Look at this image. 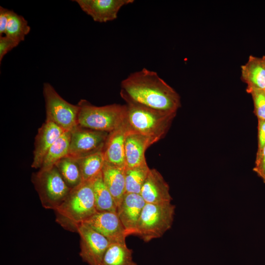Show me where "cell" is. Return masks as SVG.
Segmentation results:
<instances>
[{"label": "cell", "instance_id": "cell-22", "mask_svg": "<svg viewBox=\"0 0 265 265\" xmlns=\"http://www.w3.org/2000/svg\"><path fill=\"white\" fill-rule=\"evenodd\" d=\"M81 172L82 182L93 180L102 172L105 159L103 150L76 159Z\"/></svg>", "mask_w": 265, "mask_h": 265}, {"label": "cell", "instance_id": "cell-19", "mask_svg": "<svg viewBox=\"0 0 265 265\" xmlns=\"http://www.w3.org/2000/svg\"><path fill=\"white\" fill-rule=\"evenodd\" d=\"M71 135V131H66L52 145L43 159L39 172L51 169L61 159L68 156Z\"/></svg>", "mask_w": 265, "mask_h": 265}, {"label": "cell", "instance_id": "cell-28", "mask_svg": "<svg viewBox=\"0 0 265 265\" xmlns=\"http://www.w3.org/2000/svg\"><path fill=\"white\" fill-rule=\"evenodd\" d=\"M20 42L6 35L0 36V63L4 56Z\"/></svg>", "mask_w": 265, "mask_h": 265}, {"label": "cell", "instance_id": "cell-3", "mask_svg": "<svg viewBox=\"0 0 265 265\" xmlns=\"http://www.w3.org/2000/svg\"><path fill=\"white\" fill-rule=\"evenodd\" d=\"M127 121L135 132L151 138L155 143L167 134L176 113H170L132 103H126Z\"/></svg>", "mask_w": 265, "mask_h": 265}, {"label": "cell", "instance_id": "cell-25", "mask_svg": "<svg viewBox=\"0 0 265 265\" xmlns=\"http://www.w3.org/2000/svg\"><path fill=\"white\" fill-rule=\"evenodd\" d=\"M30 29L27 21L23 16L10 10L5 35L21 42L24 41Z\"/></svg>", "mask_w": 265, "mask_h": 265}, {"label": "cell", "instance_id": "cell-13", "mask_svg": "<svg viewBox=\"0 0 265 265\" xmlns=\"http://www.w3.org/2000/svg\"><path fill=\"white\" fill-rule=\"evenodd\" d=\"M66 131L53 122L46 120L39 129L35 141L31 167L40 168L43 159L52 145Z\"/></svg>", "mask_w": 265, "mask_h": 265}, {"label": "cell", "instance_id": "cell-14", "mask_svg": "<svg viewBox=\"0 0 265 265\" xmlns=\"http://www.w3.org/2000/svg\"><path fill=\"white\" fill-rule=\"evenodd\" d=\"M131 131L126 120L119 128L109 133L103 148L106 162L117 166H125V140Z\"/></svg>", "mask_w": 265, "mask_h": 265}, {"label": "cell", "instance_id": "cell-4", "mask_svg": "<svg viewBox=\"0 0 265 265\" xmlns=\"http://www.w3.org/2000/svg\"><path fill=\"white\" fill-rule=\"evenodd\" d=\"M78 125L95 131L109 133L127 120V106L117 104L96 106L85 100L78 103Z\"/></svg>", "mask_w": 265, "mask_h": 265}, {"label": "cell", "instance_id": "cell-10", "mask_svg": "<svg viewBox=\"0 0 265 265\" xmlns=\"http://www.w3.org/2000/svg\"><path fill=\"white\" fill-rule=\"evenodd\" d=\"M83 223L104 236L110 242H125L128 236L116 212H96Z\"/></svg>", "mask_w": 265, "mask_h": 265}, {"label": "cell", "instance_id": "cell-27", "mask_svg": "<svg viewBox=\"0 0 265 265\" xmlns=\"http://www.w3.org/2000/svg\"><path fill=\"white\" fill-rule=\"evenodd\" d=\"M253 170L265 183V145L261 149L257 150Z\"/></svg>", "mask_w": 265, "mask_h": 265}, {"label": "cell", "instance_id": "cell-30", "mask_svg": "<svg viewBox=\"0 0 265 265\" xmlns=\"http://www.w3.org/2000/svg\"><path fill=\"white\" fill-rule=\"evenodd\" d=\"M258 150L265 145V120H259L258 124Z\"/></svg>", "mask_w": 265, "mask_h": 265}, {"label": "cell", "instance_id": "cell-17", "mask_svg": "<svg viewBox=\"0 0 265 265\" xmlns=\"http://www.w3.org/2000/svg\"><path fill=\"white\" fill-rule=\"evenodd\" d=\"M125 169V166L115 165L105 161L102 170L104 181L117 207L126 193Z\"/></svg>", "mask_w": 265, "mask_h": 265}, {"label": "cell", "instance_id": "cell-5", "mask_svg": "<svg viewBox=\"0 0 265 265\" xmlns=\"http://www.w3.org/2000/svg\"><path fill=\"white\" fill-rule=\"evenodd\" d=\"M175 208L171 202L146 203L138 220L135 236L145 242L162 237L172 227Z\"/></svg>", "mask_w": 265, "mask_h": 265}, {"label": "cell", "instance_id": "cell-21", "mask_svg": "<svg viewBox=\"0 0 265 265\" xmlns=\"http://www.w3.org/2000/svg\"><path fill=\"white\" fill-rule=\"evenodd\" d=\"M92 183L97 211L116 212L117 205L104 181L102 171L92 180Z\"/></svg>", "mask_w": 265, "mask_h": 265}, {"label": "cell", "instance_id": "cell-15", "mask_svg": "<svg viewBox=\"0 0 265 265\" xmlns=\"http://www.w3.org/2000/svg\"><path fill=\"white\" fill-rule=\"evenodd\" d=\"M140 194L146 203L171 202L169 186L156 169H150Z\"/></svg>", "mask_w": 265, "mask_h": 265}, {"label": "cell", "instance_id": "cell-18", "mask_svg": "<svg viewBox=\"0 0 265 265\" xmlns=\"http://www.w3.org/2000/svg\"><path fill=\"white\" fill-rule=\"evenodd\" d=\"M241 79L247 84L246 91H265V68L262 57L249 56L246 63L241 66Z\"/></svg>", "mask_w": 265, "mask_h": 265}, {"label": "cell", "instance_id": "cell-11", "mask_svg": "<svg viewBox=\"0 0 265 265\" xmlns=\"http://www.w3.org/2000/svg\"><path fill=\"white\" fill-rule=\"evenodd\" d=\"M81 9L95 21L106 23L117 19L118 13L125 5L133 0H75Z\"/></svg>", "mask_w": 265, "mask_h": 265}, {"label": "cell", "instance_id": "cell-16", "mask_svg": "<svg viewBox=\"0 0 265 265\" xmlns=\"http://www.w3.org/2000/svg\"><path fill=\"white\" fill-rule=\"evenodd\" d=\"M155 142L150 138L131 131L125 143L126 167H133L146 164V150Z\"/></svg>", "mask_w": 265, "mask_h": 265}, {"label": "cell", "instance_id": "cell-26", "mask_svg": "<svg viewBox=\"0 0 265 265\" xmlns=\"http://www.w3.org/2000/svg\"><path fill=\"white\" fill-rule=\"evenodd\" d=\"M246 92L251 95L254 104V112L258 120H265V91L251 89Z\"/></svg>", "mask_w": 265, "mask_h": 265}, {"label": "cell", "instance_id": "cell-1", "mask_svg": "<svg viewBox=\"0 0 265 265\" xmlns=\"http://www.w3.org/2000/svg\"><path fill=\"white\" fill-rule=\"evenodd\" d=\"M120 87V96L126 103L170 113H177L181 106L176 91L157 72L145 68L131 73L121 81Z\"/></svg>", "mask_w": 265, "mask_h": 265}, {"label": "cell", "instance_id": "cell-29", "mask_svg": "<svg viewBox=\"0 0 265 265\" xmlns=\"http://www.w3.org/2000/svg\"><path fill=\"white\" fill-rule=\"evenodd\" d=\"M10 10L0 6V36L5 33Z\"/></svg>", "mask_w": 265, "mask_h": 265}, {"label": "cell", "instance_id": "cell-7", "mask_svg": "<svg viewBox=\"0 0 265 265\" xmlns=\"http://www.w3.org/2000/svg\"><path fill=\"white\" fill-rule=\"evenodd\" d=\"M34 179L42 205L46 209L54 210L71 190L55 166L44 172L38 171Z\"/></svg>", "mask_w": 265, "mask_h": 265}, {"label": "cell", "instance_id": "cell-31", "mask_svg": "<svg viewBox=\"0 0 265 265\" xmlns=\"http://www.w3.org/2000/svg\"><path fill=\"white\" fill-rule=\"evenodd\" d=\"M262 59L264 64V65L265 66V55H264L262 57Z\"/></svg>", "mask_w": 265, "mask_h": 265}, {"label": "cell", "instance_id": "cell-23", "mask_svg": "<svg viewBox=\"0 0 265 265\" xmlns=\"http://www.w3.org/2000/svg\"><path fill=\"white\" fill-rule=\"evenodd\" d=\"M55 166L71 189L82 182L80 167L76 159L66 156L58 161Z\"/></svg>", "mask_w": 265, "mask_h": 265}, {"label": "cell", "instance_id": "cell-20", "mask_svg": "<svg viewBox=\"0 0 265 265\" xmlns=\"http://www.w3.org/2000/svg\"><path fill=\"white\" fill-rule=\"evenodd\" d=\"M132 252L126 241L110 242L103 256L101 265H137L133 260Z\"/></svg>", "mask_w": 265, "mask_h": 265}, {"label": "cell", "instance_id": "cell-24", "mask_svg": "<svg viewBox=\"0 0 265 265\" xmlns=\"http://www.w3.org/2000/svg\"><path fill=\"white\" fill-rule=\"evenodd\" d=\"M150 169L147 163L133 167H126V193L140 194Z\"/></svg>", "mask_w": 265, "mask_h": 265}, {"label": "cell", "instance_id": "cell-8", "mask_svg": "<svg viewBox=\"0 0 265 265\" xmlns=\"http://www.w3.org/2000/svg\"><path fill=\"white\" fill-rule=\"evenodd\" d=\"M108 134L78 125L71 131L68 156L78 159L103 150Z\"/></svg>", "mask_w": 265, "mask_h": 265}, {"label": "cell", "instance_id": "cell-9", "mask_svg": "<svg viewBox=\"0 0 265 265\" xmlns=\"http://www.w3.org/2000/svg\"><path fill=\"white\" fill-rule=\"evenodd\" d=\"M77 232L80 237V255L82 260L88 265H101L110 242L84 223L78 226Z\"/></svg>", "mask_w": 265, "mask_h": 265}, {"label": "cell", "instance_id": "cell-2", "mask_svg": "<svg viewBox=\"0 0 265 265\" xmlns=\"http://www.w3.org/2000/svg\"><path fill=\"white\" fill-rule=\"evenodd\" d=\"M92 180L83 181L71 188L65 200L54 210L56 222L66 230L77 232L80 224L97 212Z\"/></svg>", "mask_w": 265, "mask_h": 265}, {"label": "cell", "instance_id": "cell-12", "mask_svg": "<svg viewBox=\"0 0 265 265\" xmlns=\"http://www.w3.org/2000/svg\"><path fill=\"white\" fill-rule=\"evenodd\" d=\"M145 204L140 194L126 193L118 205L116 212L128 236L135 235L138 220Z\"/></svg>", "mask_w": 265, "mask_h": 265}, {"label": "cell", "instance_id": "cell-6", "mask_svg": "<svg viewBox=\"0 0 265 265\" xmlns=\"http://www.w3.org/2000/svg\"><path fill=\"white\" fill-rule=\"evenodd\" d=\"M46 120L53 122L66 131H72L78 126V105L69 103L56 91L49 83L43 85Z\"/></svg>", "mask_w": 265, "mask_h": 265}]
</instances>
